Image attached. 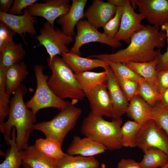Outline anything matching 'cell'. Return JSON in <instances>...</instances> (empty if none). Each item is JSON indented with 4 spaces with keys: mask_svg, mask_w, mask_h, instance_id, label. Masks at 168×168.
<instances>
[{
    "mask_svg": "<svg viewBox=\"0 0 168 168\" xmlns=\"http://www.w3.org/2000/svg\"><path fill=\"white\" fill-rule=\"evenodd\" d=\"M78 83L84 93L88 92L94 87L100 85H107V72L86 71L74 73Z\"/></svg>",
    "mask_w": 168,
    "mask_h": 168,
    "instance_id": "obj_26",
    "label": "cell"
},
{
    "mask_svg": "<svg viewBox=\"0 0 168 168\" xmlns=\"http://www.w3.org/2000/svg\"><path fill=\"white\" fill-rule=\"evenodd\" d=\"M77 33L74 45L69 52L80 56V49L84 45L97 42L107 45L113 48L122 46L120 41L109 37L92 26L85 19L81 20L77 25Z\"/></svg>",
    "mask_w": 168,
    "mask_h": 168,
    "instance_id": "obj_8",
    "label": "cell"
},
{
    "mask_svg": "<svg viewBox=\"0 0 168 168\" xmlns=\"http://www.w3.org/2000/svg\"><path fill=\"white\" fill-rule=\"evenodd\" d=\"M142 126L134 121L128 120L124 124L121 128L123 147H136V139Z\"/></svg>",
    "mask_w": 168,
    "mask_h": 168,
    "instance_id": "obj_30",
    "label": "cell"
},
{
    "mask_svg": "<svg viewBox=\"0 0 168 168\" xmlns=\"http://www.w3.org/2000/svg\"><path fill=\"white\" fill-rule=\"evenodd\" d=\"M117 7L101 0H95L84 12V17L97 29L103 27L115 15Z\"/></svg>",
    "mask_w": 168,
    "mask_h": 168,
    "instance_id": "obj_16",
    "label": "cell"
},
{
    "mask_svg": "<svg viewBox=\"0 0 168 168\" xmlns=\"http://www.w3.org/2000/svg\"><path fill=\"white\" fill-rule=\"evenodd\" d=\"M135 145L143 152L149 148H156L168 156V135L152 120L142 126L136 138Z\"/></svg>",
    "mask_w": 168,
    "mask_h": 168,
    "instance_id": "obj_9",
    "label": "cell"
},
{
    "mask_svg": "<svg viewBox=\"0 0 168 168\" xmlns=\"http://www.w3.org/2000/svg\"><path fill=\"white\" fill-rule=\"evenodd\" d=\"M49 55L47 61H50L56 56L62 55L69 52L68 46L73 40V37L65 34L58 28H55L46 21L40 29V34L36 36Z\"/></svg>",
    "mask_w": 168,
    "mask_h": 168,
    "instance_id": "obj_7",
    "label": "cell"
},
{
    "mask_svg": "<svg viewBox=\"0 0 168 168\" xmlns=\"http://www.w3.org/2000/svg\"><path fill=\"white\" fill-rule=\"evenodd\" d=\"M122 122L121 118L109 121L90 112L82 122L81 132L86 137L103 145L107 150H118L123 147L121 133Z\"/></svg>",
    "mask_w": 168,
    "mask_h": 168,
    "instance_id": "obj_4",
    "label": "cell"
},
{
    "mask_svg": "<svg viewBox=\"0 0 168 168\" xmlns=\"http://www.w3.org/2000/svg\"><path fill=\"white\" fill-rule=\"evenodd\" d=\"M114 73L121 89L129 101L138 95V83L131 80L122 78Z\"/></svg>",
    "mask_w": 168,
    "mask_h": 168,
    "instance_id": "obj_35",
    "label": "cell"
},
{
    "mask_svg": "<svg viewBox=\"0 0 168 168\" xmlns=\"http://www.w3.org/2000/svg\"><path fill=\"white\" fill-rule=\"evenodd\" d=\"M22 165L23 166L22 168H30L26 164L22 163Z\"/></svg>",
    "mask_w": 168,
    "mask_h": 168,
    "instance_id": "obj_46",
    "label": "cell"
},
{
    "mask_svg": "<svg viewBox=\"0 0 168 168\" xmlns=\"http://www.w3.org/2000/svg\"><path fill=\"white\" fill-rule=\"evenodd\" d=\"M72 102L67 101L65 106L51 120L35 124L34 130L39 131L46 138L54 139L62 145L68 133L76 125L81 115V109L77 107Z\"/></svg>",
    "mask_w": 168,
    "mask_h": 168,
    "instance_id": "obj_5",
    "label": "cell"
},
{
    "mask_svg": "<svg viewBox=\"0 0 168 168\" xmlns=\"http://www.w3.org/2000/svg\"><path fill=\"white\" fill-rule=\"evenodd\" d=\"M152 107L138 95L129 101L126 113L134 121L142 125L151 120Z\"/></svg>",
    "mask_w": 168,
    "mask_h": 168,
    "instance_id": "obj_21",
    "label": "cell"
},
{
    "mask_svg": "<svg viewBox=\"0 0 168 168\" xmlns=\"http://www.w3.org/2000/svg\"><path fill=\"white\" fill-rule=\"evenodd\" d=\"M158 90L160 93L168 88V69L163 70H157Z\"/></svg>",
    "mask_w": 168,
    "mask_h": 168,
    "instance_id": "obj_40",
    "label": "cell"
},
{
    "mask_svg": "<svg viewBox=\"0 0 168 168\" xmlns=\"http://www.w3.org/2000/svg\"><path fill=\"white\" fill-rule=\"evenodd\" d=\"M166 39V33L160 30V27L143 25L140 30L132 35L125 48L113 54L93 55L87 58L123 63L149 62L156 58L155 49L164 47Z\"/></svg>",
    "mask_w": 168,
    "mask_h": 168,
    "instance_id": "obj_1",
    "label": "cell"
},
{
    "mask_svg": "<svg viewBox=\"0 0 168 168\" xmlns=\"http://www.w3.org/2000/svg\"><path fill=\"white\" fill-rule=\"evenodd\" d=\"M26 54L21 43H16L13 40L0 53V66L7 68L22 62Z\"/></svg>",
    "mask_w": 168,
    "mask_h": 168,
    "instance_id": "obj_23",
    "label": "cell"
},
{
    "mask_svg": "<svg viewBox=\"0 0 168 168\" xmlns=\"http://www.w3.org/2000/svg\"><path fill=\"white\" fill-rule=\"evenodd\" d=\"M157 63L158 60L156 58L154 59L147 62H128L124 64L158 89V84L157 77Z\"/></svg>",
    "mask_w": 168,
    "mask_h": 168,
    "instance_id": "obj_24",
    "label": "cell"
},
{
    "mask_svg": "<svg viewBox=\"0 0 168 168\" xmlns=\"http://www.w3.org/2000/svg\"><path fill=\"white\" fill-rule=\"evenodd\" d=\"M10 96L6 90H0V124L4 122L6 117L9 115Z\"/></svg>",
    "mask_w": 168,
    "mask_h": 168,
    "instance_id": "obj_38",
    "label": "cell"
},
{
    "mask_svg": "<svg viewBox=\"0 0 168 168\" xmlns=\"http://www.w3.org/2000/svg\"><path fill=\"white\" fill-rule=\"evenodd\" d=\"M144 154L140 162L142 168L162 167L168 162V156L162 150L151 148L144 152Z\"/></svg>",
    "mask_w": 168,
    "mask_h": 168,
    "instance_id": "obj_28",
    "label": "cell"
},
{
    "mask_svg": "<svg viewBox=\"0 0 168 168\" xmlns=\"http://www.w3.org/2000/svg\"><path fill=\"white\" fill-rule=\"evenodd\" d=\"M16 33L4 23L0 22V53L12 40Z\"/></svg>",
    "mask_w": 168,
    "mask_h": 168,
    "instance_id": "obj_37",
    "label": "cell"
},
{
    "mask_svg": "<svg viewBox=\"0 0 168 168\" xmlns=\"http://www.w3.org/2000/svg\"><path fill=\"white\" fill-rule=\"evenodd\" d=\"M27 91L26 86L21 84L16 90L10 100L8 118L6 122L0 124V132L8 142L11 139L12 129L16 130V142L20 151L24 150L28 146L30 134L34 130L36 117L29 110L24 103L23 97Z\"/></svg>",
    "mask_w": 168,
    "mask_h": 168,
    "instance_id": "obj_2",
    "label": "cell"
},
{
    "mask_svg": "<svg viewBox=\"0 0 168 168\" xmlns=\"http://www.w3.org/2000/svg\"><path fill=\"white\" fill-rule=\"evenodd\" d=\"M123 8V6L117 7L114 16L103 27V33L106 36L115 38L120 27Z\"/></svg>",
    "mask_w": 168,
    "mask_h": 168,
    "instance_id": "obj_34",
    "label": "cell"
},
{
    "mask_svg": "<svg viewBox=\"0 0 168 168\" xmlns=\"http://www.w3.org/2000/svg\"><path fill=\"white\" fill-rule=\"evenodd\" d=\"M12 138L7 143L10 147L5 154V159L0 164V168H21L22 164L23 150L20 151L16 143V130L12 128Z\"/></svg>",
    "mask_w": 168,
    "mask_h": 168,
    "instance_id": "obj_27",
    "label": "cell"
},
{
    "mask_svg": "<svg viewBox=\"0 0 168 168\" xmlns=\"http://www.w3.org/2000/svg\"><path fill=\"white\" fill-rule=\"evenodd\" d=\"M103 68L107 74V87L113 107V119L121 118L129 105L127 99L108 65Z\"/></svg>",
    "mask_w": 168,
    "mask_h": 168,
    "instance_id": "obj_15",
    "label": "cell"
},
{
    "mask_svg": "<svg viewBox=\"0 0 168 168\" xmlns=\"http://www.w3.org/2000/svg\"><path fill=\"white\" fill-rule=\"evenodd\" d=\"M126 0H108L107 2L112 5L117 7H123L124 5Z\"/></svg>",
    "mask_w": 168,
    "mask_h": 168,
    "instance_id": "obj_45",
    "label": "cell"
},
{
    "mask_svg": "<svg viewBox=\"0 0 168 168\" xmlns=\"http://www.w3.org/2000/svg\"><path fill=\"white\" fill-rule=\"evenodd\" d=\"M107 150L103 145L91 138L85 137L81 138L75 136L67 149L68 154L91 157L104 153Z\"/></svg>",
    "mask_w": 168,
    "mask_h": 168,
    "instance_id": "obj_18",
    "label": "cell"
},
{
    "mask_svg": "<svg viewBox=\"0 0 168 168\" xmlns=\"http://www.w3.org/2000/svg\"><path fill=\"white\" fill-rule=\"evenodd\" d=\"M14 0H0V11L5 13H8L12 6Z\"/></svg>",
    "mask_w": 168,
    "mask_h": 168,
    "instance_id": "obj_43",
    "label": "cell"
},
{
    "mask_svg": "<svg viewBox=\"0 0 168 168\" xmlns=\"http://www.w3.org/2000/svg\"><path fill=\"white\" fill-rule=\"evenodd\" d=\"M100 163L94 156H76L64 153L58 160L56 168H98Z\"/></svg>",
    "mask_w": 168,
    "mask_h": 168,
    "instance_id": "obj_25",
    "label": "cell"
},
{
    "mask_svg": "<svg viewBox=\"0 0 168 168\" xmlns=\"http://www.w3.org/2000/svg\"><path fill=\"white\" fill-rule=\"evenodd\" d=\"M52 74L48 84L54 93L59 98H69L75 104L83 100L85 94L78 83L74 73L58 56L47 61Z\"/></svg>",
    "mask_w": 168,
    "mask_h": 168,
    "instance_id": "obj_3",
    "label": "cell"
},
{
    "mask_svg": "<svg viewBox=\"0 0 168 168\" xmlns=\"http://www.w3.org/2000/svg\"><path fill=\"white\" fill-rule=\"evenodd\" d=\"M145 19L143 15L134 11L130 0H126L123 6L119 29L115 38L129 44L132 35L143 27L141 22Z\"/></svg>",
    "mask_w": 168,
    "mask_h": 168,
    "instance_id": "obj_11",
    "label": "cell"
},
{
    "mask_svg": "<svg viewBox=\"0 0 168 168\" xmlns=\"http://www.w3.org/2000/svg\"><path fill=\"white\" fill-rule=\"evenodd\" d=\"M160 99L158 102L162 106L168 107V88L160 93Z\"/></svg>",
    "mask_w": 168,
    "mask_h": 168,
    "instance_id": "obj_44",
    "label": "cell"
},
{
    "mask_svg": "<svg viewBox=\"0 0 168 168\" xmlns=\"http://www.w3.org/2000/svg\"><path fill=\"white\" fill-rule=\"evenodd\" d=\"M151 120L168 135V107L157 103L152 107Z\"/></svg>",
    "mask_w": 168,
    "mask_h": 168,
    "instance_id": "obj_32",
    "label": "cell"
},
{
    "mask_svg": "<svg viewBox=\"0 0 168 168\" xmlns=\"http://www.w3.org/2000/svg\"><path fill=\"white\" fill-rule=\"evenodd\" d=\"M152 26L160 27L168 23V0H130Z\"/></svg>",
    "mask_w": 168,
    "mask_h": 168,
    "instance_id": "obj_10",
    "label": "cell"
},
{
    "mask_svg": "<svg viewBox=\"0 0 168 168\" xmlns=\"http://www.w3.org/2000/svg\"><path fill=\"white\" fill-rule=\"evenodd\" d=\"M34 145L41 152L58 160L61 158L65 153L62 150V145L57 140L51 138L38 139Z\"/></svg>",
    "mask_w": 168,
    "mask_h": 168,
    "instance_id": "obj_29",
    "label": "cell"
},
{
    "mask_svg": "<svg viewBox=\"0 0 168 168\" xmlns=\"http://www.w3.org/2000/svg\"><path fill=\"white\" fill-rule=\"evenodd\" d=\"M117 168H142L140 162L131 159H122L118 164Z\"/></svg>",
    "mask_w": 168,
    "mask_h": 168,
    "instance_id": "obj_41",
    "label": "cell"
},
{
    "mask_svg": "<svg viewBox=\"0 0 168 168\" xmlns=\"http://www.w3.org/2000/svg\"><path fill=\"white\" fill-rule=\"evenodd\" d=\"M7 69L0 66V90H6Z\"/></svg>",
    "mask_w": 168,
    "mask_h": 168,
    "instance_id": "obj_42",
    "label": "cell"
},
{
    "mask_svg": "<svg viewBox=\"0 0 168 168\" xmlns=\"http://www.w3.org/2000/svg\"><path fill=\"white\" fill-rule=\"evenodd\" d=\"M138 95L152 107L160 99L161 94L158 88L144 79L138 83Z\"/></svg>",
    "mask_w": 168,
    "mask_h": 168,
    "instance_id": "obj_31",
    "label": "cell"
},
{
    "mask_svg": "<svg viewBox=\"0 0 168 168\" xmlns=\"http://www.w3.org/2000/svg\"><path fill=\"white\" fill-rule=\"evenodd\" d=\"M38 1L37 0H14L8 13L11 14L22 15L23 10Z\"/></svg>",
    "mask_w": 168,
    "mask_h": 168,
    "instance_id": "obj_39",
    "label": "cell"
},
{
    "mask_svg": "<svg viewBox=\"0 0 168 168\" xmlns=\"http://www.w3.org/2000/svg\"><path fill=\"white\" fill-rule=\"evenodd\" d=\"M106 165L104 163H102L101 164L100 166L98 168H105Z\"/></svg>",
    "mask_w": 168,
    "mask_h": 168,
    "instance_id": "obj_47",
    "label": "cell"
},
{
    "mask_svg": "<svg viewBox=\"0 0 168 168\" xmlns=\"http://www.w3.org/2000/svg\"><path fill=\"white\" fill-rule=\"evenodd\" d=\"M0 21L20 35L24 40V35L28 33L34 36L36 34L34 24L37 22V18L32 16L27 8L21 15L11 14L0 11Z\"/></svg>",
    "mask_w": 168,
    "mask_h": 168,
    "instance_id": "obj_14",
    "label": "cell"
},
{
    "mask_svg": "<svg viewBox=\"0 0 168 168\" xmlns=\"http://www.w3.org/2000/svg\"><path fill=\"white\" fill-rule=\"evenodd\" d=\"M43 3H35L27 8L33 16H39L45 19L54 26L55 20L66 13L71 5L68 0H46Z\"/></svg>",
    "mask_w": 168,
    "mask_h": 168,
    "instance_id": "obj_12",
    "label": "cell"
},
{
    "mask_svg": "<svg viewBox=\"0 0 168 168\" xmlns=\"http://www.w3.org/2000/svg\"><path fill=\"white\" fill-rule=\"evenodd\" d=\"M58 160L37 149L34 145L29 146L23 150L22 163L30 168H56Z\"/></svg>",
    "mask_w": 168,
    "mask_h": 168,
    "instance_id": "obj_20",
    "label": "cell"
},
{
    "mask_svg": "<svg viewBox=\"0 0 168 168\" xmlns=\"http://www.w3.org/2000/svg\"><path fill=\"white\" fill-rule=\"evenodd\" d=\"M29 74L27 66L24 62L7 68L6 91L9 96L14 93Z\"/></svg>",
    "mask_w": 168,
    "mask_h": 168,
    "instance_id": "obj_22",
    "label": "cell"
},
{
    "mask_svg": "<svg viewBox=\"0 0 168 168\" xmlns=\"http://www.w3.org/2000/svg\"><path fill=\"white\" fill-rule=\"evenodd\" d=\"M85 94L92 114L112 118L113 107L107 85H99Z\"/></svg>",
    "mask_w": 168,
    "mask_h": 168,
    "instance_id": "obj_13",
    "label": "cell"
},
{
    "mask_svg": "<svg viewBox=\"0 0 168 168\" xmlns=\"http://www.w3.org/2000/svg\"><path fill=\"white\" fill-rule=\"evenodd\" d=\"M62 56V59L74 73L88 71L98 67L103 68L108 65L106 62L95 58L81 57L70 52Z\"/></svg>",
    "mask_w": 168,
    "mask_h": 168,
    "instance_id": "obj_19",
    "label": "cell"
},
{
    "mask_svg": "<svg viewBox=\"0 0 168 168\" xmlns=\"http://www.w3.org/2000/svg\"><path fill=\"white\" fill-rule=\"evenodd\" d=\"M87 2V0H72L68 11L58 18L57 22L65 34L72 37L75 35V27L84 17V9Z\"/></svg>",
    "mask_w": 168,
    "mask_h": 168,
    "instance_id": "obj_17",
    "label": "cell"
},
{
    "mask_svg": "<svg viewBox=\"0 0 168 168\" xmlns=\"http://www.w3.org/2000/svg\"><path fill=\"white\" fill-rule=\"evenodd\" d=\"M44 69L41 65H35L36 88L32 97L25 103L35 116L39 110L45 108H54L60 110L67 103V101L58 97L50 89L47 83L49 77L44 74Z\"/></svg>",
    "mask_w": 168,
    "mask_h": 168,
    "instance_id": "obj_6",
    "label": "cell"
},
{
    "mask_svg": "<svg viewBox=\"0 0 168 168\" xmlns=\"http://www.w3.org/2000/svg\"><path fill=\"white\" fill-rule=\"evenodd\" d=\"M160 168H168V162L166 165Z\"/></svg>",
    "mask_w": 168,
    "mask_h": 168,
    "instance_id": "obj_48",
    "label": "cell"
},
{
    "mask_svg": "<svg viewBox=\"0 0 168 168\" xmlns=\"http://www.w3.org/2000/svg\"><path fill=\"white\" fill-rule=\"evenodd\" d=\"M161 30L165 32L166 35L167 46L166 51L161 54L160 49L156 50V56L158 60L157 70H165L168 69V23L161 26Z\"/></svg>",
    "mask_w": 168,
    "mask_h": 168,
    "instance_id": "obj_36",
    "label": "cell"
},
{
    "mask_svg": "<svg viewBox=\"0 0 168 168\" xmlns=\"http://www.w3.org/2000/svg\"><path fill=\"white\" fill-rule=\"evenodd\" d=\"M105 61L107 62L113 72L122 78L131 80L138 83L144 79L128 67L124 63L109 61Z\"/></svg>",
    "mask_w": 168,
    "mask_h": 168,
    "instance_id": "obj_33",
    "label": "cell"
}]
</instances>
